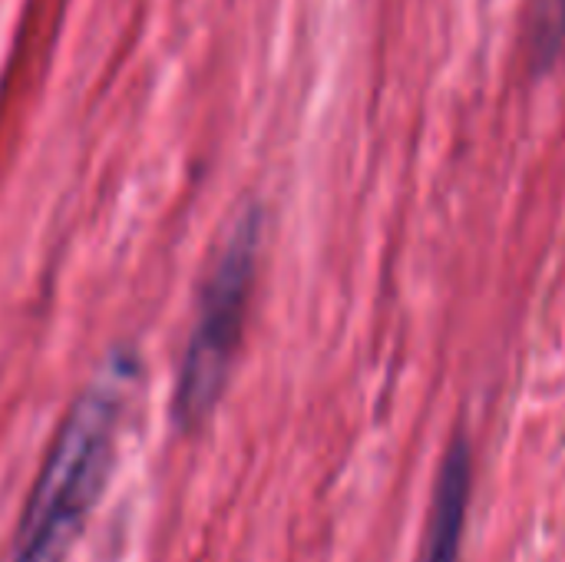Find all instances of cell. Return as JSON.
Instances as JSON below:
<instances>
[{
    "mask_svg": "<svg viewBox=\"0 0 565 562\" xmlns=\"http://www.w3.org/2000/svg\"><path fill=\"white\" fill-rule=\"evenodd\" d=\"M132 384L136 358L116 351L76 397L36 477L10 562H66L106 487Z\"/></svg>",
    "mask_w": 565,
    "mask_h": 562,
    "instance_id": "6da1fadb",
    "label": "cell"
},
{
    "mask_svg": "<svg viewBox=\"0 0 565 562\" xmlns=\"http://www.w3.org/2000/svg\"><path fill=\"white\" fill-rule=\"evenodd\" d=\"M258 235H262L258 212H245L235 222L232 235L225 238L205 278V288L195 308V325L185 341L175 397H172V414L182 431L202 427L225 391L235 348L242 341L245 318H248L255 262H258Z\"/></svg>",
    "mask_w": 565,
    "mask_h": 562,
    "instance_id": "7a4b0ae2",
    "label": "cell"
},
{
    "mask_svg": "<svg viewBox=\"0 0 565 562\" xmlns=\"http://www.w3.org/2000/svg\"><path fill=\"white\" fill-rule=\"evenodd\" d=\"M470 444L460 434L440 467L437 494H434V513H430V533L424 547V562H457L463 523H467V503H470Z\"/></svg>",
    "mask_w": 565,
    "mask_h": 562,
    "instance_id": "3957f363",
    "label": "cell"
},
{
    "mask_svg": "<svg viewBox=\"0 0 565 562\" xmlns=\"http://www.w3.org/2000/svg\"><path fill=\"white\" fill-rule=\"evenodd\" d=\"M565 46V0H536L530 20V60L533 70H550Z\"/></svg>",
    "mask_w": 565,
    "mask_h": 562,
    "instance_id": "277c9868",
    "label": "cell"
}]
</instances>
